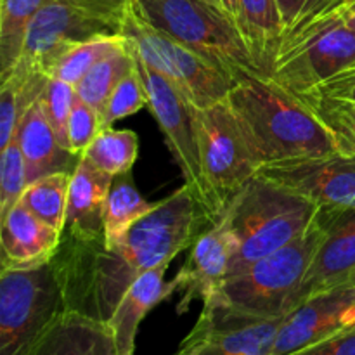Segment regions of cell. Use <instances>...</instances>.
<instances>
[{"instance_id": "cell-1", "label": "cell", "mask_w": 355, "mask_h": 355, "mask_svg": "<svg viewBox=\"0 0 355 355\" xmlns=\"http://www.w3.org/2000/svg\"><path fill=\"white\" fill-rule=\"evenodd\" d=\"M225 101L260 168L338 153L331 132L311 107L269 76L241 80L229 90Z\"/></svg>"}, {"instance_id": "cell-2", "label": "cell", "mask_w": 355, "mask_h": 355, "mask_svg": "<svg viewBox=\"0 0 355 355\" xmlns=\"http://www.w3.org/2000/svg\"><path fill=\"white\" fill-rule=\"evenodd\" d=\"M318 210L319 205L263 177L250 180L222 217L236 245L227 277L298 238Z\"/></svg>"}, {"instance_id": "cell-3", "label": "cell", "mask_w": 355, "mask_h": 355, "mask_svg": "<svg viewBox=\"0 0 355 355\" xmlns=\"http://www.w3.org/2000/svg\"><path fill=\"white\" fill-rule=\"evenodd\" d=\"M326 236V211L319 207L314 220L298 238L259 260L222 284V300L243 314L283 319L291 312L295 293Z\"/></svg>"}, {"instance_id": "cell-4", "label": "cell", "mask_w": 355, "mask_h": 355, "mask_svg": "<svg viewBox=\"0 0 355 355\" xmlns=\"http://www.w3.org/2000/svg\"><path fill=\"white\" fill-rule=\"evenodd\" d=\"M146 21L227 73L236 83L266 76L241 31L207 0H134Z\"/></svg>"}, {"instance_id": "cell-5", "label": "cell", "mask_w": 355, "mask_h": 355, "mask_svg": "<svg viewBox=\"0 0 355 355\" xmlns=\"http://www.w3.org/2000/svg\"><path fill=\"white\" fill-rule=\"evenodd\" d=\"M66 312L52 262L0 270V355H31Z\"/></svg>"}, {"instance_id": "cell-6", "label": "cell", "mask_w": 355, "mask_h": 355, "mask_svg": "<svg viewBox=\"0 0 355 355\" xmlns=\"http://www.w3.org/2000/svg\"><path fill=\"white\" fill-rule=\"evenodd\" d=\"M123 35L142 61L165 76L193 107L220 103L236 85L227 73L146 21L134 0L125 7Z\"/></svg>"}, {"instance_id": "cell-7", "label": "cell", "mask_w": 355, "mask_h": 355, "mask_svg": "<svg viewBox=\"0 0 355 355\" xmlns=\"http://www.w3.org/2000/svg\"><path fill=\"white\" fill-rule=\"evenodd\" d=\"M355 66V30L343 17L311 21L283 37L269 78L302 94Z\"/></svg>"}, {"instance_id": "cell-8", "label": "cell", "mask_w": 355, "mask_h": 355, "mask_svg": "<svg viewBox=\"0 0 355 355\" xmlns=\"http://www.w3.org/2000/svg\"><path fill=\"white\" fill-rule=\"evenodd\" d=\"M201 170L214 200L218 222L229 205L255 179L260 165L227 101L194 107Z\"/></svg>"}, {"instance_id": "cell-9", "label": "cell", "mask_w": 355, "mask_h": 355, "mask_svg": "<svg viewBox=\"0 0 355 355\" xmlns=\"http://www.w3.org/2000/svg\"><path fill=\"white\" fill-rule=\"evenodd\" d=\"M203 225L210 227L200 203L184 184L168 198L158 201L120 241L107 248L113 250L135 276H141L146 270L170 263L189 248Z\"/></svg>"}, {"instance_id": "cell-10", "label": "cell", "mask_w": 355, "mask_h": 355, "mask_svg": "<svg viewBox=\"0 0 355 355\" xmlns=\"http://www.w3.org/2000/svg\"><path fill=\"white\" fill-rule=\"evenodd\" d=\"M125 7L116 9L76 0L47 3L28 26L21 61L49 75L59 55L73 45L103 35H123Z\"/></svg>"}, {"instance_id": "cell-11", "label": "cell", "mask_w": 355, "mask_h": 355, "mask_svg": "<svg viewBox=\"0 0 355 355\" xmlns=\"http://www.w3.org/2000/svg\"><path fill=\"white\" fill-rule=\"evenodd\" d=\"M135 64L148 90L149 110L165 135L166 146L184 177V184L189 187L193 196L200 203L208 224H218L214 200L205 180L203 170H201L194 107L170 85L165 76L146 64L137 52H135Z\"/></svg>"}, {"instance_id": "cell-12", "label": "cell", "mask_w": 355, "mask_h": 355, "mask_svg": "<svg viewBox=\"0 0 355 355\" xmlns=\"http://www.w3.org/2000/svg\"><path fill=\"white\" fill-rule=\"evenodd\" d=\"M283 319L253 318L218 298L203 305L200 319L173 355H270Z\"/></svg>"}, {"instance_id": "cell-13", "label": "cell", "mask_w": 355, "mask_h": 355, "mask_svg": "<svg viewBox=\"0 0 355 355\" xmlns=\"http://www.w3.org/2000/svg\"><path fill=\"white\" fill-rule=\"evenodd\" d=\"M257 175L319 207L355 208V155L338 151L321 158L266 166Z\"/></svg>"}, {"instance_id": "cell-14", "label": "cell", "mask_w": 355, "mask_h": 355, "mask_svg": "<svg viewBox=\"0 0 355 355\" xmlns=\"http://www.w3.org/2000/svg\"><path fill=\"white\" fill-rule=\"evenodd\" d=\"M234 248V238L224 220L196 236L186 262L168 283L172 295L182 293L177 305L179 314L189 309L194 298H200L207 305L222 297V284L227 279Z\"/></svg>"}, {"instance_id": "cell-15", "label": "cell", "mask_w": 355, "mask_h": 355, "mask_svg": "<svg viewBox=\"0 0 355 355\" xmlns=\"http://www.w3.org/2000/svg\"><path fill=\"white\" fill-rule=\"evenodd\" d=\"M355 322V288L338 286L309 298L281 321L270 355H293Z\"/></svg>"}, {"instance_id": "cell-16", "label": "cell", "mask_w": 355, "mask_h": 355, "mask_svg": "<svg viewBox=\"0 0 355 355\" xmlns=\"http://www.w3.org/2000/svg\"><path fill=\"white\" fill-rule=\"evenodd\" d=\"M324 211L326 236L295 293L291 311L315 295L342 286L355 266V208L324 207Z\"/></svg>"}, {"instance_id": "cell-17", "label": "cell", "mask_w": 355, "mask_h": 355, "mask_svg": "<svg viewBox=\"0 0 355 355\" xmlns=\"http://www.w3.org/2000/svg\"><path fill=\"white\" fill-rule=\"evenodd\" d=\"M62 232L42 222L23 203L0 218L2 269H31L49 263L58 253Z\"/></svg>"}, {"instance_id": "cell-18", "label": "cell", "mask_w": 355, "mask_h": 355, "mask_svg": "<svg viewBox=\"0 0 355 355\" xmlns=\"http://www.w3.org/2000/svg\"><path fill=\"white\" fill-rule=\"evenodd\" d=\"M113 179L80 156L71 173L62 234L82 241L103 238V208Z\"/></svg>"}, {"instance_id": "cell-19", "label": "cell", "mask_w": 355, "mask_h": 355, "mask_svg": "<svg viewBox=\"0 0 355 355\" xmlns=\"http://www.w3.org/2000/svg\"><path fill=\"white\" fill-rule=\"evenodd\" d=\"M168 266L163 263L142 272L125 291L116 311L107 321L120 355H135V338L141 322L159 302L172 297L168 283L163 281Z\"/></svg>"}, {"instance_id": "cell-20", "label": "cell", "mask_w": 355, "mask_h": 355, "mask_svg": "<svg viewBox=\"0 0 355 355\" xmlns=\"http://www.w3.org/2000/svg\"><path fill=\"white\" fill-rule=\"evenodd\" d=\"M31 355H120L106 322L68 311Z\"/></svg>"}, {"instance_id": "cell-21", "label": "cell", "mask_w": 355, "mask_h": 355, "mask_svg": "<svg viewBox=\"0 0 355 355\" xmlns=\"http://www.w3.org/2000/svg\"><path fill=\"white\" fill-rule=\"evenodd\" d=\"M16 141L23 153L30 182L49 173L75 170V166H69V163L71 158L78 156H73L59 144L54 128L42 110L40 101H37L24 114L17 128Z\"/></svg>"}, {"instance_id": "cell-22", "label": "cell", "mask_w": 355, "mask_h": 355, "mask_svg": "<svg viewBox=\"0 0 355 355\" xmlns=\"http://www.w3.org/2000/svg\"><path fill=\"white\" fill-rule=\"evenodd\" d=\"M51 76L28 62L17 61L12 71L2 78L0 89V151L16 139L24 114L40 99Z\"/></svg>"}, {"instance_id": "cell-23", "label": "cell", "mask_w": 355, "mask_h": 355, "mask_svg": "<svg viewBox=\"0 0 355 355\" xmlns=\"http://www.w3.org/2000/svg\"><path fill=\"white\" fill-rule=\"evenodd\" d=\"M241 10L246 44L263 75L269 76L286 31L277 0H241Z\"/></svg>"}, {"instance_id": "cell-24", "label": "cell", "mask_w": 355, "mask_h": 355, "mask_svg": "<svg viewBox=\"0 0 355 355\" xmlns=\"http://www.w3.org/2000/svg\"><path fill=\"white\" fill-rule=\"evenodd\" d=\"M58 0H0V80L6 78L23 55L26 31L35 14L44 6ZM104 7L123 9L125 6L101 2V0H76Z\"/></svg>"}, {"instance_id": "cell-25", "label": "cell", "mask_w": 355, "mask_h": 355, "mask_svg": "<svg viewBox=\"0 0 355 355\" xmlns=\"http://www.w3.org/2000/svg\"><path fill=\"white\" fill-rule=\"evenodd\" d=\"M158 203L146 200L135 187L132 173H121L113 179L103 208V229L106 246L114 245L125 232Z\"/></svg>"}, {"instance_id": "cell-26", "label": "cell", "mask_w": 355, "mask_h": 355, "mask_svg": "<svg viewBox=\"0 0 355 355\" xmlns=\"http://www.w3.org/2000/svg\"><path fill=\"white\" fill-rule=\"evenodd\" d=\"M135 68V54L130 40L127 38L121 47L97 62L82 80L75 85L76 96L85 101L92 110L103 114L111 94L121 80Z\"/></svg>"}, {"instance_id": "cell-27", "label": "cell", "mask_w": 355, "mask_h": 355, "mask_svg": "<svg viewBox=\"0 0 355 355\" xmlns=\"http://www.w3.org/2000/svg\"><path fill=\"white\" fill-rule=\"evenodd\" d=\"M73 172H54L28 184L21 203L42 222L62 232Z\"/></svg>"}, {"instance_id": "cell-28", "label": "cell", "mask_w": 355, "mask_h": 355, "mask_svg": "<svg viewBox=\"0 0 355 355\" xmlns=\"http://www.w3.org/2000/svg\"><path fill=\"white\" fill-rule=\"evenodd\" d=\"M139 155V139L134 130L103 128L94 139L90 148L83 153V158L92 163L101 172L111 177L132 172Z\"/></svg>"}, {"instance_id": "cell-29", "label": "cell", "mask_w": 355, "mask_h": 355, "mask_svg": "<svg viewBox=\"0 0 355 355\" xmlns=\"http://www.w3.org/2000/svg\"><path fill=\"white\" fill-rule=\"evenodd\" d=\"M127 42L125 35H103L73 45L49 69L51 78L76 85L94 66Z\"/></svg>"}, {"instance_id": "cell-30", "label": "cell", "mask_w": 355, "mask_h": 355, "mask_svg": "<svg viewBox=\"0 0 355 355\" xmlns=\"http://www.w3.org/2000/svg\"><path fill=\"white\" fill-rule=\"evenodd\" d=\"M307 104L312 113L331 132L340 153L355 155V103L354 101L333 99L318 94H293Z\"/></svg>"}, {"instance_id": "cell-31", "label": "cell", "mask_w": 355, "mask_h": 355, "mask_svg": "<svg viewBox=\"0 0 355 355\" xmlns=\"http://www.w3.org/2000/svg\"><path fill=\"white\" fill-rule=\"evenodd\" d=\"M28 184V170L19 144L14 139L0 156V218L21 201Z\"/></svg>"}, {"instance_id": "cell-32", "label": "cell", "mask_w": 355, "mask_h": 355, "mask_svg": "<svg viewBox=\"0 0 355 355\" xmlns=\"http://www.w3.org/2000/svg\"><path fill=\"white\" fill-rule=\"evenodd\" d=\"M144 106H148V90H146L141 73L135 64V68L121 80L120 85L111 94L110 101L101 114V125L103 128L113 127L114 121L137 113Z\"/></svg>"}, {"instance_id": "cell-33", "label": "cell", "mask_w": 355, "mask_h": 355, "mask_svg": "<svg viewBox=\"0 0 355 355\" xmlns=\"http://www.w3.org/2000/svg\"><path fill=\"white\" fill-rule=\"evenodd\" d=\"M42 110L52 125L59 144L68 149V121L71 114L73 104L76 101V89L71 83H66L58 78H49L44 92L40 96Z\"/></svg>"}, {"instance_id": "cell-34", "label": "cell", "mask_w": 355, "mask_h": 355, "mask_svg": "<svg viewBox=\"0 0 355 355\" xmlns=\"http://www.w3.org/2000/svg\"><path fill=\"white\" fill-rule=\"evenodd\" d=\"M103 125L96 110L76 96L68 121V149L73 156H83L94 139L101 134Z\"/></svg>"}, {"instance_id": "cell-35", "label": "cell", "mask_w": 355, "mask_h": 355, "mask_svg": "<svg viewBox=\"0 0 355 355\" xmlns=\"http://www.w3.org/2000/svg\"><path fill=\"white\" fill-rule=\"evenodd\" d=\"M293 355H355V322L336 335Z\"/></svg>"}, {"instance_id": "cell-36", "label": "cell", "mask_w": 355, "mask_h": 355, "mask_svg": "<svg viewBox=\"0 0 355 355\" xmlns=\"http://www.w3.org/2000/svg\"><path fill=\"white\" fill-rule=\"evenodd\" d=\"M307 92L318 94V96L324 97H333V99L354 101L355 103V66L338 73V75H335L333 78L326 80L324 83L307 90Z\"/></svg>"}, {"instance_id": "cell-37", "label": "cell", "mask_w": 355, "mask_h": 355, "mask_svg": "<svg viewBox=\"0 0 355 355\" xmlns=\"http://www.w3.org/2000/svg\"><path fill=\"white\" fill-rule=\"evenodd\" d=\"M312 0H277V6H279L281 17H283V23L286 31L297 23L302 17V14L307 10V7L311 6ZM284 31V33H286Z\"/></svg>"}, {"instance_id": "cell-38", "label": "cell", "mask_w": 355, "mask_h": 355, "mask_svg": "<svg viewBox=\"0 0 355 355\" xmlns=\"http://www.w3.org/2000/svg\"><path fill=\"white\" fill-rule=\"evenodd\" d=\"M217 6L220 7L222 12L232 21L236 28L241 31L245 37V24H243V10H241V0H217ZM246 40V38H245Z\"/></svg>"}, {"instance_id": "cell-39", "label": "cell", "mask_w": 355, "mask_h": 355, "mask_svg": "<svg viewBox=\"0 0 355 355\" xmlns=\"http://www.w3.org/2000/svg\"><path fill=\"white\" fill-rule=\"evenodd\" d=\"M342 286L355 288V266L352 267V270H350V272L347 274V277H345V281H343Z\"/></svg>"}, {"instance_id": "cell-40", "label": "cell", "mask_w": 355, "mask_h": 355, "mask_svg": "<svg viewBox=\"0 0 355 355\" xmlns=\"http://www.w3.org/2000/svg\"><path fill=\"white\" fill-rule=\"evenodd\" d=\"M343 19H345V23L349 24L350 28H354V30H355V14H349V16H343Z\"/></svg>"}, {"instance_id": "cell-41", "label": "cell", "mask_w": 355, "mask_h": 355, "mask_svg": "<svg viewBox=\"0 0 355 355\" xmlns=\"http://www.w3.org/2000/svg\"><path fill=\"white\" fill-rule=\"evenodd\" d=\"M101 2H107V3H116V6H125L128 0H101Z\"/></svg>"}, {"instance_id": "cell-42", "label": "cell", "mask_w": 355, "mask_h": 355, "mask_svg": "<svg viewBox=\"0 0 355 355\" xmlns=\"http://www.w3.org/2000/svg\"><path fill=\"white\" fill-rule=\"evenodd\" d=\"M207 2H208V3H211V6H215V7H217L218 10H220V7L217 6V0H207Z\"/></svg>"}, {"instance_id": "cell-43", "label": "cell", "mask_w": 355, "mask_h": 355, "mask_svg": "<svg viewBox=\"0 0 355 355\" xmlns=\"http://www.w3.org/2000/svg\"><path fill=\"white\" fill-rule=\"evenodd\" d=\"M329 2H331V0H329ZM329 2H328V3H329Z\"/></svg>"}]
</instances>
